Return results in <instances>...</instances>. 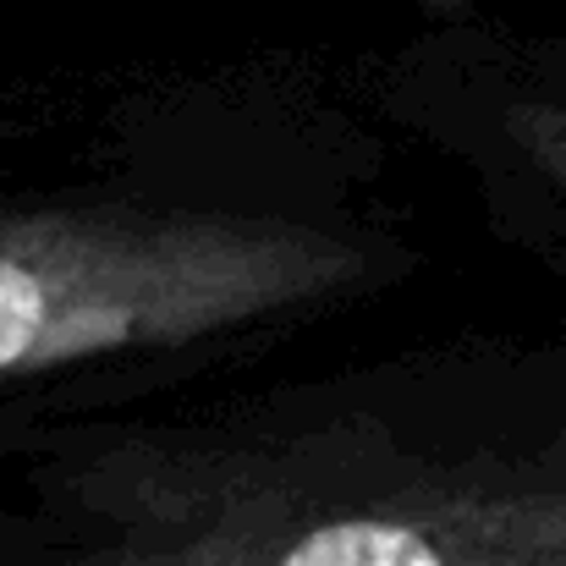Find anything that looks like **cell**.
<instances>
[{
	"label": "cell",
	"instance_id": "1",
	"mask_svg": "<svg viewBox=\"0 0 566 566\" xmlns=\"http://www.w3.org/2000/svg\"><path fill=\"white\" fill-rule=\"evenodd\" d=\"M11 566H566V440L423 358L55 434Z\"/></svg>",
	"mask_w": 566,
	"mask_h": 566
},
{
	"label": "cell",
	"instance_id": "2",
	"mask_svg": "<svg viewBox=\"0 0 566 566\" xmlns=\"http://www.w3.org/2000/svg\"><path fill=\"white\" fill-rule=\"evenodd\" d=\"M401 248L358 220L144 192L0 203V390L177 358L364 297Z\"/></svg>",
	"mask_w": 566,
	"mask_h": 566
},
{
	"label": "cell",
	"instance_id": "3",
	"mask_svg": "<svg viewBox=\"0 0 566 566\" xmlns=\"http://www.w3.org/2000/svg\"><path fill=\"white\" fill-rule=\"evenodd\" d=\"M495 127L506 149L556 198H566V94H506Z\"/></svg>",
	"mask_w": 566,
	"mask_h": 566
},
{
	"label": "cell",
	"instance_id": "4",
	"mask_svg": "<svg viewBox=\"0 0 566 566\" xmlns=\"http://www.w3.org/2000/svg\"><path fill=\"white\" fill-rule=\"evenodd\" d=\"M11 545H17V512H0V566H11Z\"/></svg>",
	"mask_w": 566,
	"mask_h": 566
}]
</instances>
